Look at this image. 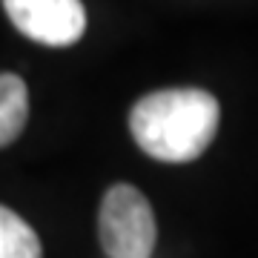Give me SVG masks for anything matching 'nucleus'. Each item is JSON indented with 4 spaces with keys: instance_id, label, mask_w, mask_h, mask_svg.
Returning <instances> with one entry per match:
<instances>
[{
    "instance_id": "f257e3e1",
    "label": "nucleus",
    "mask_w": 258,
    "mask_h": 258,
    "mask_svg": "<svg viewBox=\"0 0 258 258\" xmlns=\"http://www.w3.org/2000/svg\"><path fill=\"white\" fill-rule=\"evenodd\" d=\"M221 106L204 89H161L144 95L129 112V132L149 158L186 164L207 152L218 132Z\"/></svg>"
},
{
    "instance_id": "f03ea898",
    "label": "nucleus",
    "mask_w": 258,
    "mask_h": 258,
    "mask_svg": "<svg viewBox=\"0 0 258 258\" xmlns=\"http://www.w3.org/2000/svg\"><path fill=\"white\" fill-rule=\"evenodd\" d=\"M98 238L109 258H152L158 224L147 195L132 184L109 186L98 212Z\"/></svg>"
},
{
    "instance_id": "7ed1b4c3",
    "label": "nucleus",
    "mask_w": 258,
    "mask_h": 258,
    "mask_svg": "<svg viewBox=\"0 0 258 258\" xmlns=\"http://www.w3.org/2000/svg\"><path fill=\"white\" fill-rule=\"evenodd\" d=\"M20 35L43 46H72L86 32V9L81 0H3Z\"/></svg>"
},
{
    "instance_id": "20e7f679",
    "label": "nucleus",
    "mask_w": 258,
    "mask_h": 258,
    "mask_svg": "<svg viewBox=\"0 0 258 258\" xmlns=\"http://www.w3.org/2000/svg\"><path fill=\"white\" fill-rule=\"evenodd\" d=\"M29 120V89L15 72H0V149L15 144Z\"/></svg>"
},
{
    "instance_id": "39448f33",
    "label": "nucleus",
    "mask_w": 258,
    "mask_h": 258,
    "mask_svg": "<svg viewBox=\"0 0 258 258\" xmlns=\"http://www.w3.org/2000/svg\"><path fill=\"white\" fill-rule=\"evenodd\" d=\"M0 258H43L37 232L3 204H0Z\"/></svg>"
}]
</instances>
